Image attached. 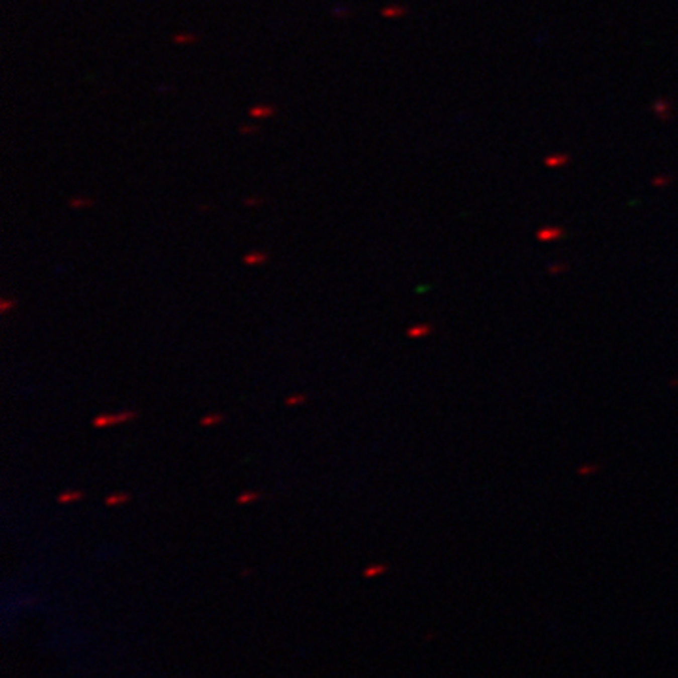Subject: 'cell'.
<instances>
[{
  "label": "cell",
  "instance_id": "1",
  "mask_svg": "<svg viewBox=\"0 0 678 678\" xmlns=\"http://www.w3.org/2000/svg\"><path fill=\"white\" fill-rule=\"evenodd\" d=\"M134 417H136L134 411H125V413H117V415H102V417L94 418L92 426L94 428H108V426L123 424V422H127V420Z\"/></svg>",
  "mask_w": 678,
  "mask_h": 678
},
{
  "label": "cell",
  "instance_id": "2",
  "mask_svg": "<svg viewBox=\"0 0 678 678\" xmlns=\"http://www.w3.org/2000/svg\"><path fill=\"white\" fill-rule=\"evenodd\" d=\"M273 113H275L273 106H253L249 110V115L254 117V119H262V117H268V115H273Z\"/></svg>",
  "mask_w": 678,
  "mask_h": 678
},
{
  "label": "cell",
  "instance_id": "3",
  "mask_svg": "<svg viewBox=\"0 0 678 678\" xmlns=\"http://www.w3.org/2000/svg\"><path fill=\"white\" fill-rule=\"evenodd\" d=\"M266 260H268V254L266 253H251L243 258L245 264H262V262H266Z\"/></svg>",
  "mask_w": 678,
  "mask_h": 678
},
{
  "label": "cell",
  "instance_id": "4",
  "mask_svg": "<svg viewBox=\"0 0 678 678\" xmlns=\"http://www.w3.org/2000/svg\"><path fill=\"white\" fill-rule=\"evenodd\" d=\"M223 418L224 417L221 415V413H211V415H208V417L202 418V426H215V424H219Z\"/></svg>",
  "mask_w": 678,
  "mask_h": 678
},
{
  "label": "cell",
  "instance_id": "5",
  "mask_svg": "<svg viewBox=\"0 0 678 678\" xmlns=\"http://www.w3.org/2000/svg\"><path fill=\"white\" fill-rule=\"evenodd\" d=\"M79 498H81V492H66L59 496V501L60 503H70V501H77Z\"/></svg>",
  "mask_w": 678,
  "mask_h": 678
},
{
  "label": "cell",
  "instance_id": "6",
  "mask_svg": "<svg viewBox=\"0 0 678 678\" xmlns=\"http://www.w3.org/2000/svg\"><path fill=\"white\" fill-rule=\"evenodd\" d=\"M198 38L194 36V34H175L173 36V42L175 44H188V42H196Z\"/></svg>",
  "mask_w": 678,
  "mask_h": 678
},
{
  "label": "cell",
  "instance_id": "7",
  "mask_svg": "<svg viewBox=\"0 0 678 678\" xmlns=\"http://www.w3.org/2000/svg\"><path fill=\"white\" fill-rule=\"evenodd\" d=\"M127 500H128V496H125V494H115L112 498H108L106 503H108V505H117V503H125Z\"/></svg>",
  "mask_w": 678,
  "mask_h": 678
},
{
  "label": "cell",
  "instance_id": "8",
  "mask_svg": "<svg viewBox=\"0 0 678 678\" xmlns=\"http://www.w3.org/2000/svg\"><path fill=\"white\" fill-rule=\"evenodd\" d=\"M92 200H83V198H72L70 200V206L72 208H83V206H90Z\"/></svg>",
  "mask_w": 678,
  "mask_h": 678
},
{
  "label": "cell",
  "instance_id": "9",
  "mask_svg": "<svg viewBox=\"0 0 678 678\" xmlns=\"http://www.w3.org/2000/svg\"><path fill=\"white\" fill-rule=\"evenodd\" d=\"M254 500H258V494H254V492H249V494H243V496H239V503H249V501H254Z\"/></svg>",
  "mask_w": 678,
  "mask_h": 678
},
{
  "label": "cell",
  "instance_id": "10",
  "mask_svg": "<svg viewBox=\"0 0 678 678\" xmlns=\"http://www.w3.org/2000/svg\"><path fill=\"white\" fill-rule=\"evenodd\" d=\"M396 14H405V10H398V8H386V10H382V15H384V17H398Z\"/></svg>",
  "mask_w": 678,
  "mask_h": 678
},
{
  "label": "cell",
  "instance_id": "11",
  "mask_svg": "<svg viewBox=\"0 0 678 678\" xmlns=\"http://www.w3.org/2000/svg\"><path fill=\"white\" fill-rule=\"evenodd\" d=\"M306 402V396H294V398H288L286 400V403L288 405H294V403H304Z\"/></svg>",
  "mask_w": 678,
  "mask_h": 678
},
{
  "label": "cell",
  "instance_id": "12",
  "mask_svg": "<svg viewBox=\"0 0 678 678\" xmlns=\"http://www.w3.org/2000/svg\"><path fill=\"white\" fill-rule=\"evenodd\" d=\"M380 571H382V567H371V569H367V571H365V576H373V574H379Z\"/></svg>",
  "mask_w": 678,
  "mask_h": 678
},
{
  "label": "cell",
  "instance_id": "13",
  "mask_svg": "<svg viewBox=\"0 0 678 678\" xmlns=\"http://www.w3.org/2000/svg\"><path fill=\"white\" fill-rule=\"evenodd\" d=\"M239 130H241L243 134H249V132H256L258 128H256V127H241V128H239Z\"/></svg>",
  "mask_w": 678,
  "mask_h": 678
}]
</instances>
